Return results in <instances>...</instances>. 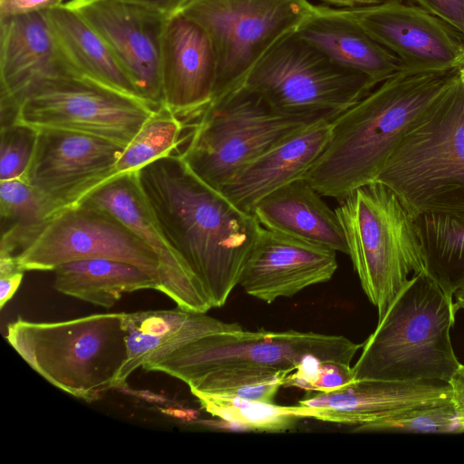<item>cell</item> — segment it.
I'll list each match as a JSON object with an SVG mask.
<instances>
[{
    "label": "cell",
    "mask_w": 464,
    "mask_h": 464,
    "mask_svg": "<svg viewBox=\"0 0 464 464\" xmlns=\"http://www.w3.org/2000/svg\"><path fill=\"white\" fill-rule=\"evenodd\" d=\"M437 15L464 37V0H409Z\"/></svg>",
    "instance_id": "obj_35"
},
{
    "label": "cell",
    "mask_w": 464,
    "mask_h": 464,
    "mask_svg": "<svg viewBox=\"0 0 464 464\" xmlns=\"http://www.w3.org/2000/svg\"><path fill=\"white\" fill-rule=\"evenodd\" d=\"M37 130L34 155L22 179L49 201L54 215L118 175L116 163L124 146L83 132Z\"/></svg>",
    "instance_id": "obj_13"
},
{
    "label": "cell",
    "mask_w": 464,
    "mask_h": 464,
    "mask_svg": "<svg viewBox=\"0 0 464 464\" xmlns=\"http://www.w3.org/2000/svg\"><path fill=\"white\" fill-rule=\"evenodd\" d=\"M123 392H128L130 394H132L134 396H137L140 399H143L150 402H155V403H164L167 401V399L160 395L154 393L150 391H135V390H128L126 386L121 388Z\"/></svg>",
    "instance_id": "obj_41"
},
{
    "label": "cell",
    "mask_w": 464,
    "mask_h": 464,
    "mask_svg": "<svg viewBox=\"0 0 464 464\" xmlns=\"http://www.w3.org/2000/svg\"><path fill=\"white\" fill-rule=\"evenodd\" d=\"M0 254L14 255L53 216L49 201L24 179L0 181Z\"/></svg>",
    "instance_id": "obj_28"
},
{
    "label": "cell",
    "mask_w": 464,
    "mask_h": 464,
    "mask_svg": "<svg viewBox=\"0 0 464 464\" xmlns=\"http://www.w3.org/2000/svg\"><path fill=\"white\" fill-rule=\"evenodd\" d=\"M375 180L409 210L464 216V75L410 126Z\"/></svg>",
    "instance_id": "obj_4"
},
{
    "label": "cell",
    "mask_w": 464,
    "mask_h": 464,
    "mask_svg": "<svg viewBox=\"0 0 464 464\" xmlns=\"http://www.w3.org/2000/svg\"><path fill=\"white\" fill-rule=\"evenodd\" d=\"M46 14L63 54L78 75L142 100L110 47L76 11L63 4L47 10Z\"/></svg>",
    "instance_id": "obj_25"
},
{
    "label": "cell",
    "mask_w": 464,
    "mask_h": 464,
    "mask_svg": "<svg viewBox=\"0 0 464 464\" xmlns=\"http://www.w3.org/2000/svg\"><path fill=\"white\" fill-rule=\"evenodd\" d=\"M63 74L78 75L57 42L46 11L0 18L2 121L14 120L16 101L30 85Z\"/></svg>",
    "instance_id": "obj_19"
},
{
    "label": "cell",
    "mask_w": 464,
    "mask_h": 464,
    "mask_svg": "<svg viewBox=\"0 0 464 464\" xmlns=\"http://www.w3.org/2000/svg\"><path fill=\"white\" fill-rule=\"evenodd\" d=\"M333 121L321 119L282 140L243 167L218 190L252 214L264 197L304 178L328 142Z\"/></svg>",
    "instance_id": "obj_21"
},
{
    "label": "cell",
    "mask_w": 464,
    "mask_h": 464,
    "mask_svg": "<svg viewBox=\"0 0 464 464\" xmlns=\"http://www.w3.org/2000/svg\"><path fill=\"white\" fill-rule=\"evenodd\" d=\"M244 86L278 112L334 119L377 84L341 67L295 33L256 63Z\"/></svg>",
    "instance_id": "obj_9"
},
{
    "label": "cell",
    "mask_w": 464,
    "mask_h": 464,
    "mask_svg": "<svg viewBox=\"0 0 464 464\" xmlns=\"http://www.w3.org/2000/svg\"><path fill=\"white\" fill-rule=\"evenodd\" d=\"M110 47L140 97L154 110L163 104L161 38L168 17L130 0H70Z\"/></svg>",
    "instance_id": "obj_14"
},
{
    "label": "cell",
    "mask_w": 464,
    "mask_h": 464,
    "mask_svg": "<svg viewBox=\"0 0 464 464\" xmlns=\"http://www.w3.org/2000/svg\"><path fill=\"white\" fill-rule=\"evenodd\" d=\"M290 371L252 366H227L210 371L190 382L192 393L233 396L274 402Z\"/></svg>",
    "instance_id": "obj_30"
},
{
    "label": "cell",
    "mask_w": 464,
    "mask_h": 464,
    "mask_svg": "<svg viewBox=\"0 0 464 464\" xmlns=\"http://www.w3.org/2000/svg\"><path fill=\"white\" fill-rule=\"evenodd\" d=\"M37 129L12 122L1 125L0 181L22 179L32 160Z\"/></svg>",
    "instance_id": "obj_34"
},
{
    "label": "cell",
    "mask_w": 464,
    "mask_h": 464,
    "mask_svg": "<svg viewBox=\"0 0 464 464\" xmlns=\"http://www.w3.org/2000/svg\"><path fill=\"white\" fill-rule=\"evenodd\" d=\"M354 380V372L349 363L308 357L287 375L285 386L325 392L340 389Z\"/></svg>",
    "instance_id": "obj_33"
},
{
    "label": "cell",
    "mask_w": 464,
    "mask_h": 464,
    "mask_svg": "<svg viewBox=\"0 0 464 464\" xmlns=\"http://www.w3.org/2000/svg\"><path fill=\"white\" fill-rule=\"evenodd\" d=\"M63 0H0V18L44 12L63 5Z\"/></svg>",
    "instance_id": "obj_37"
},
{
    "label": "cell",
    "mask_w": 464,
    "mask_h": 464,
    "mask_svg": "<svg viewBox=\"0 0 464 464\" xmlns=\"http://www.w3.org/2000/svg\"><path fill=\"white\" fill-rule=\"evenodd\" d=\"M362 344L343 335L241 329L203 336L142 368L167 373L188 384L210 371L227 366L293 372L308 357L351 364Z\"/></svg>",
    "instance_id": "obj_10"
},
{
    "label": "cell",
    "mask_w": 464,
    "mask_h": 464,
    "mask_svg": "<svg viewBox=\"0 0 464 464\" xmlns=\"http://www.w3.org/2000/svg\"><path fill=\"white\" fill-rule=\"evenodd\" d=\"M344 10L401 61L403 70L433 71L464 64V37L411 1Z\"/></svg>",
    "instance_id": "obj_15"
},
{
    "label": "cell",
    "mask_w": 464,
    "mask_h": 464,
    "mask_svg": "<svg viewBox=\"0 0 464 464\" xmlns=\"http://www.w3.org/2000/svg\"><path fill=\"white\" fill-rule=\"evenodd\" d=\"M148 6L166 17L180 13L189 0H130Z\"/></svg>",
    "instance_id": "obj_38"
},
{
    "label": "cell",
    "mask_w": 464,
    "mask_h": 464,
    "mask_svg": "<svg viewBox=\"0 0 464 464\" xmlns=\"http://www.w3.org/2000/svg\"><path fill=\"white\" fill-rule=\"evenodd\" d=\"M54 288L94 305L110 308L125 293L155 289L154 280L140 268L107 258L63 263L55 269Z\"/></svg>",
    "instance_id": "obj_26"
},
{
    "label": "cell",
    "mask_w": 464,
    "mask_h": 464,
    "mask_svg": "<svg viewBox=\"0 0 464 464\" xmlns=\"http://www.w3.org/2000/svg\"><path fill=\"white\" fill-rule=\"evenodd\" d=\"M79 203L110 213L151 248L161 263L170 290L169 298L179 307L199 313L213 307L201 282L166 239L136 172L111 178Z\"/></svg>",
    "instance_id": "obj_17"
},
{
    "label": "cell",
    "mask_w": 464,
    "mask_h": 464,
    "mask_svg": "<svg viewBox=\"0 0 464 464\" xmlns=\"http://www.w3.org/2000/svg\"><path fill=\"white\" fill-rule=\"evenodd\" d=\"M322 197L304 178L298 179L264 197L252 214L265 228L348 255L337 214Z\"/></svg>",
    "instance_id": "obj_24"
},
{
    "label": "cell",
    "mask_w": 464,
    "mask_h": 464,
    "mask_svg": "<svg viewBox=\"0 0 464 464\" xmlns=\"http://www.w3.org/2000/svg\"><path fill=\"white\" fill-rule=\"evenodd\" d=\"M456 314L425 271L413 275L363 343L354 379L450 383L463 366L450 340Z\"/></svg>",
    "instance_id": "obj_3"
},
{
    "label": "cell",
    "mask_w": 464,
    "mask_h": 464,
    "mask_svg": "<svg viewBox=\"0 0 464 464\" xmlns=\"http://www.w3.org/2000/svg\"><path fill=\"white\" fill-rule=\"evenodd\" d=\"M450 383L453 390L452 400L457 407L462 426V432H464V372H462V368Z\"/></svg>",
    "instance_id": "obj_39"
},
{
    "label": "cell",
    "mask_w": 464,
    "mask_h": 464,
    "mask_svg": "<svg viewBox=\"0 0 464 464\" xmlns=\"http://www.w3.org/2000/svg\"><path fill=\"white\" fill-rule=\"evenodd\" d=\"M24 270L18 266L14 256L0 254V308L14 296L20 286Z\"/></svg>",
    "instance_id": "obj_36"
},
{
    "label": "cell",
    "mask_w": 464,
    "mask_h": 464,
    "mask_svg": "<svg viewBox=\"0 0 464 464\" xmlns=\"http://www.w3.org/2000/svg\"><path fill=\"white\" fill-rule=\"evenodd\" d=\"M337 266L335 250L262 227L238 285L247 295L270 304L331 280Z\"/></svg>",
    "instance_id": "obj_16"
},
{
    "label": "cell",
    "mask_w": 464,
    "mask_h": 464,
    "mask_svg": "<svg viewBox=\"0 0 464 464\" xmlns=\"http://www.w3.org/2000/svg\"><path fill=\"white\" fill-rule=\"evenodd\" d=\"M462 372H464V365L462 366Z\"/></svg>",
    "instance_id": "obj_43"
},
{
    "label": "cell",
    "mask_w": 464,
    "mask_h": 464,
    "mask_svg": "<svg viewBox=\"0 0 464 464\" xmlns=\"http://www.w3.org/2000/svg\"><path fill=\"white\" fill-rule=\"evenodd\" d=\"M163 104L178 117H196L213 95L217 60L206 31L181 12L169 17L161 38Z\"/></svg>",
    "instance_id": "obj_20"
},
{
    "label": "cell",
    "mask_w": 464,
    "mask_h": 464,
    "mask_svg": "<svg viewBox=\"0 0 464 464\" xmlns=\"http://www.w3.org/2000/svg\"><path fill=\"white\" fill-rule=\"evenodd\" d=\"M295 34L341 67L377 85L403 70L401 61L344 9L315 5Z\"/></svg>",
    "instance_id": "obj_23"
},
{
    "label": "cell",
    "mask_w": 464,
    "mask_h": 464,
    "mask_svg": "<svg viewBox=\"0 0 464 464\" xmlns=\"http://www.w3.org/2000/svg\"><path fill=\"white\" fill-rule=\"evenodd\" d=\"M327 5L343 7L342 9H353L377 5L394 0H320Z\"/></svg>",
    "instance_id": "obj_40"
},
{
    "label": "cell",
    "mask_w": 464,
    "mask_h": 464,
    "mask_svg": "<svg viewBox=\"0 0 464 464\" xmlns=\"http://www.w3.org/2000/svg\"><path fill=\"white\" fill-rule=\"evenodd\" d=\"M426 274L453 299L464 286V216H414Z\"/></svg>",
    "instance_id": "obj_27"
},
{
    "label": "cell",
    "mask_w": 464,
    "mask_h": 464,
    "mask_svg": "<svg viewBox=\"0 0 464 464\" xmlns=\"http://www.w3.org/2000/svg\"><path fill=\"white\" fill-rule=\"evenodd\" d=\"M24 271L54 270L74 260L107 258L131 264L146 272L157 290L170 296L157 255L110 213L78 203L49 218L14 255Z\"/></svg>",
    "instance_id": "obj_12"
},
{
    "label": "cell",
    "mask_w": 464,
    "mask_h": 464,
    "mask_svg": "<svg viewBox=\"0 0 464 464\" xmlns=\"http://www.w3.org/2000/svg\"><path fill=\"white\" fill-rule=\"evenodd\" d=\"M355 431L462 432L457 407L446 399L408 408L387 418L360 425Z\"/></svg>",
    "instance_id": "obj_32"
},
{
    "label": "cell",
    "mask_w": 464,
    "mask_h": 464,
    "mask_svg": "<svg viewBox=\"0 0 464 464\" xmlns=\"http://www.w3.org/2000/svg\"><path fill=\"white\" fill-rule=\"evenodd\" d=\"M334 210L348 256L380 320L410 276L425 271L414 216L378 180L355 188Z\"/></svg>",
    "instance_id": "obj_6"
},
{
    "label": "cell",
    "mask_w": 464,
    "mask_h": 464,
    "mask_svg": "<svg viewBox=\"0 0 464 464\" xmlns=\"http://www.w3.org/2000/svg\"><path fill=\"white\" fill-rule=\"evenodd\" d=\"M462 66L401 70L339 114L304 179L337 201L373 181L410 126L461 74Z\"/></svg>",
    "instance_id": "obj_2"
},
{
    "label": "cell",
    "mask_w": 464,
    "mask_h": 464,
    "mask_svg": "<svg viewBox=\"0 0 464 464\" xmlns=\"http://www.w3.org/2000/svg\"><path fill=\"white\" fill-rule=\"evenodd\" d=\"M452 395L444 382L359 379L332 392H309L296 407L301 419L360 426Z\"/></svg>",
    "instance_id": "obj_18"
},
{
    "label": "cell",
    "mask_w": 464,
    "mask_h": 464,
    "mask_svg": "<svg viewBox=\"0 0 464 464\" xmlns=\"http://www.w3.org/2000/svg\"><path fill=\"white\" fill-rule=\"evenodd\" d=\"M136 175L166 239L201 282L212 306H223L262 226L199 179L179 153L155 160Z\"/></svg>",
    "instance_id": "obj_1"
},
{
    "label": "cell",
    "mask_w": 464,
    "mask_h": 464,
    "mask_svg": "<svg viewBox=\"0 0 464 464\" xmlns=\"http://www.w3.org/2000/svg\"><path fill=\"white\" fill-rule=\"evenodd\" d=\"M196 117L179 154L199 179L217 189L282 140L316 121L332 119L278 112L246 86L209 102Z\"/></svg>",
    "instance_id": "obj_7"
},
{
    "label": "cell",
    "mask_w": 464,
    "mask_h": 464,
    "mask_svg": "<svg viewBox=\"0 0 464 464\" xmlns=\"http://www.w3.org/2000/svg\"><path fill=\"white\" fill-rule=\"evenodd\" d=\"M314 7L308 0H189L181 13L206 31L216 54L211 102L244 86L256 63Z\"/></svg>",
    "instance_id": "obj_8"
},
{
    "label": "cell",
    "mask_w": 464,
    "mask_h": 464,
    "mask_svg": "<svg viewBox=\"0 0 464 464\" xmlns=\"http://www.w3.org/2000/svg\"><path fill=\"white\" fill-rule=\"evenodd\" d=\"M192 394L212 416L251 431L284 432L301 420L296 405L283 406L218 394Z\"/></svg>",
    "instance_id": "obj_29"
},
{
    "label": "cell",
    "mask_w": 464,
    "mask_h": 464,
    "mask_svg": "<svg viewBox=\"0 0 464 464\" xmlns=\"http://www.w3.org/2000/svg\"><path fill=\"white\" fill-rule=\"evenodd\" d=\"M462 74L464 75V64H463V67H462Z\"/></svg>",
    "instance_id": "obj_42"
},
{
    "label": "cell",
    "mask_w": 464,
    "mask_h": 464,
    "mask_svg": "<svg viewBox=\"0 0 464 464\" xmlns=\"http://www.w3.org/2000/svg\"><path fill=\"white\" fill-rule=\"evenodd\" d=\"M183 122L167 105L155 109L143 122L117 163V174L136 172L143 166L167 156L179 142Z\"/></svg>",
    "instance_id": "obj_31"
},
{
    "label": "cell",
    "mask_w": 464,
    "mask_h": 464,
    "mask_svg": "<svg viewBox=\"0 0 464 464\" xmlns=\"http://www.w3.org/2000/svg\"><path fill=\"white\" fill-rule=\"evenodd\" d=\"M124 313L55 323L23 319L8 324L6 341L54 387L92 402L116 389L127 358Z\"/></svg>",
    "instance_id": "obj_5"
},
{
    "label": "cell",
    "mask_w": 464,
    "mask_h": 464,
    "mask_svg": "<svg viewBox=\"0 0 464 464\" xmlns=\"http://www.w3.org/2000/svg\"><path fill=\"white\" fill-rule=\"evenodd\" d=\"M123 328L127 358L116 389L126 386L127 378L139 367L157 362L177 349L203 336L244 329L237 323H227L206 313L177 307L124 313Z\"/></svg>",
    "instance_id": "obj_22"
},
{
    "label": "cell",
    "mask_w": 464,
    "mask_h": 464,
    "mask_svg": "<svg viewBox=\"0 0 464 464\" xmlns=\"http://www.w3.org/2000/svg\"><path fill=\"white\" fill-rule=\"evenodd\" d=\"M153 111L140 99L63 74L30 85L16 101L14 122L83 132L126 147Z\"/></svg>",
    "instance_id": "obj_11"
}]
</instances>
